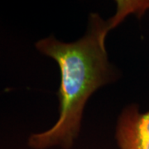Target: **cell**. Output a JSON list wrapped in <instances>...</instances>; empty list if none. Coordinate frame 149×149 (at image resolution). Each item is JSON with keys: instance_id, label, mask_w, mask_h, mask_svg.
<instances>
[{"instance_id": "cell-1", "label": "cell", "mask_w": 149, "mask_h": 149, "mask_svg": "<svg viewBox=\"0 0 149 149\" xmlns=\"http://www.w3.org/2000/svg\"><path fill=\"white\" fill-rule=\"evenodd\" d=\"M118 3L116 14L108 21L98 13H91L87 31L79 40L64 42L51 36L35 44L41 53L53 59L59 65L60 114L52 128L29 137L28 145L32 148L47 149L59 146L69 149L80 133L83 112L91 96L118 78L117 72L108 58L107 35L129 14L142 16L149 10L147 1Z\"/></svg>"}, {"instance_id": "cell-2", "label": "cell", "mask_w": 149, "mask_h": 149, "mask_svg": "<svg viewBox=\"0 0 149 149\" xmlns=\"http://www.w3.org/2000/svg\"><path fill=\"white\" fill-rule=\"evenodd\" d=\"M115 138L119 149H149V111L141 113L137 104L123 109Z\"/></svg>"}]
</instances>
